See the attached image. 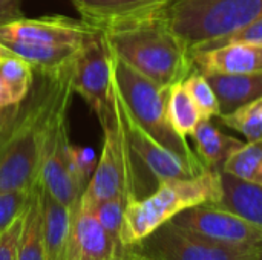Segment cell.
Here are the masks:
<instances>
[{
  "mask_svg": "<svg viewBox=\"0 0 262 260\" xmlns=\"http://www.w3.org/2000/svg\"><path fill=\"white\" fill-rule=\"evenodd\" d=\"M243 181L262 185V139L247 141L224 162L223 170Z\"/></svg>",
  "mask_w": 262,
  "mask_h": 260,
  "instance_id": "22",
  "label": "cell"
},
{
  "mask_svg": "<svg viewBox=\"0 0 262 260\" xmlns=\"http://www.w3.org/2000/svg\"><path fill=\"white\" fill-rule=\"evenodd\" d=\"M235 43H250V44H262V15H259L258 18L252 20L250 23H247L244 28L229 34V35H224L221 38H216V40H212V41H207L201 46H198L193 52H203V51H209V49H216V48H221V46H226V44H235Z\"/></svg>",
  "mask_w": 262,
  "mask_h": 260,
  "instance_id": "29",
  "label": "cell"
},
{
  "mask_svg": "<svg viewBox=\"0 0 262 260\" xmlns=\"http://www.w3.org/2000/svg\"><path fill=\"white\" fill-rule=\"evenodd\" d=\"M213 87L221 113H230L241 106L262 98V70L239 75H206Z\"/></svg>",
  "mask_w": 262,
  "mask_h": 260,
  "instance_id": "17",
  "label": "cell"
},
{
  "mask_svg": "<svg viewBox=\"0 0 262 260\" xmlns=\"http://www.w3.org/2000/svg\"><path fill=\"white\" fill-rule=\"evenodd\" d=\"M135 248L155 260H252L262 250L215 242L193 231L166 222Z\"/></svg>",
  "mask_w": 262,
  "mask_h": 260,
  "instance_id": "6",
  "label": "cell"
},
{
  "mask_svg": "<svg viewBox=\"0 0 262 260\" xmlns=\"http://www.w3.org/2000/svg\"><path fill=\"white\" fill-rule=\"evenodd\" d=\"M74 63L55 70H34V84L0 135V193L31 190L40 179L49 129L71 106Z\"/></svg>",
  "mask_w": 262,
  "mask_h": 260,
  "instance_id": "1",
  "label": "cell"
},
{
  "mask_svg": "<svg viewBox=\"0 0 262 260\" xmlns=\"http://www.w3.org/2000/svg\"><path fill=\"white\" fill-rule=\"evenodd\" d=\"M0 77L6 83L14 104H20L34 84L35 72L28 61L12 54L0 60Z\"/></svg>",
  "mask_w": 262,
  "mask_h": 260,
  "instance_id": "23",
  "label": "cell"
},
{
  "mask_svg": "<svg viewBox=\"0 0 262 260\" xmlns=\"http://www.w3.org/2000/svg\"><path fill=\"white\" fill-rule=\"evenodd\" d=\"M120 260H155V259L149 257L147 254H144V253H141V251H138V250H135V248H124L123 256H121V259Z\"/></svg>",
  "mask_w": 262,
  "mask_h": 260,
  "instance_id": "33",
  "label": "cell"
},
{
  "mask_svg": "<svg viewBox=\"0 0 262 260\" xmlns=\"http://www.w3.org/2000/svg\"><path fill=\"white\" fill-rule=\"evenodd\" d=\"M220 198L221 178L216 170H206L187 179L161 181L147 196L127 201L120 245L135 247L181 211L201 204H216Z\"/></svg>",
  "mask_w": 262,
  "mask_h": 260,
  "instance_id": "3",
  "label": "cell"
},
{
  "mask_svg": "<svg viewBox=\"0 0 262 260\" xmlns=\"http://www.w3.org/2000/svg\"><path fill=\"white\" fill-rule=\"evenodd\" d=\"M181 228L220 244L262 250V227L213 204L187 208L172 219Z\"/></svg>",
  "mask_w": 262,
  "mask_h": 260,
  "instance_id": "7",
  "label": "cell"
},
{
  "mask_svg": "<svg viewBox=\"0 0 262 260\" xmlns=\"http://www.w3.org/2000/svg\"><path fill=\"white\" fill-rule=\"evenodd\" d=\"M14 52L3 43V41H0V60L2 58H5V57H9V55H12Z\"/></svg>",
  "mask_w": 262,
  "mask_h": 260,
  "instance_id": "35",
  "label": "cell"
},
{
  "mask_svg": "<svg viewBox=\"0 0 262 260\" xmlns=\"http://www.w3.org/2000/svg\"><path fill=\"white\" fill-rule=\"evenodd\" d=\"M94 31H97V28L81 18L77 20L64 15H43L38 18L21 17L0 25V40L80 46Z\"/></svg>",
  "mask_w": 262,
  "mask_h": 260,
  "instance_id": "10",
  "label": "cell"
},
{
  "mask_svg": "<svg viewBox=\"0 0 262 260\" xmlns=\"http://www.w3.org/2000/svg\"><path fill=\"white\" fill-rule=\"evenodd\" d=\"M220 178L221 198L213 205L262 227V185L243 181L226 172H220Z\"/></svg>",
  "mask_w": 262,
  "mask_h": 260,
  "instance_id": "16",
  "label": "cell"
},
{
  "mask_svg": "<svg viewBox=\"0 0 262 260\" xmlns=\"http://www.w3.org/2000/svg\"><path fill=\"white\" fill-rule=\"evenodd\" d=\"M0 106H14L9 89H8V86H6V83L3 81L2 77H0Z\"/></svg>",
  "mask_w": 262,
  "mask_h": 260,
  "instance_id": "34",
  "label": "cell"
},
{
  "mask_svg": "<svg viewBox=\"0 0 262 260\" xmlns=\"http://www.w3.org/2000/svg\"><path fill=\"white\" fill-rule=\"evenodd\" d=\"M17 109H18V104H14V106H0V135L3 133V130L9 126V123L15 116Z\"/></svg>",
  "mask_w": 262,
  "mask_h": 260,
  "instance_id": "32",
  "label": "cell"
},
{
  "mask_svg": "<svg viewBox=\"0 0 262 260\" xmlns=\"http://www.w3.org/2000/svg\"><path fill=\"white\" fill-rule=\"evenodd\" d=\"M41 216H43V242L46 260H64L72 224V210L41 185Z\"/></svg>",
  "mask_w": 262,
  "mask_h": 260,
  "instance_id": "15",
  "label": "cell"
},
{
  "mask_svg": "<svg viewBox=\"0 0 262 260\" xmlns=\"http://www.w3.org/2000/svg\"><path fill=\"white\" fill-rule=\"evenodd\" d=\"M166 0H72L81 20L106 29L158 11Z\"/></svg>",
  "mask_w": 262,
  "mask_h": 260,
  "instance_id": "14",
  "label": "cell"
},
{
  "mask_svg": "<svg viewBox=\"0 0 262 260\" xmlns=\"http://www.w3.org/2000/svg\"><path fill=\"white\" fill-rule=\"evenodd\" d=\"M124 248L80 202L72 210L71 236L64 260H120Z\"/></svg>",
  "mask_w": 262,
  "mask_h": 260,
  "instance_id": "11",
  "label": "cell"
},
{
  "mask_svg": "<svg viewBox=\"0 0 262 260\" xmlns=\"http://www.w3.org/2000/svg\"><path fill=\"white\" fill-rule=\"evenodd\" d=\"M123 118H124L126 132L132 152L137 155L143 167L157 182L167 181V179H187L201 175L196 170H193L187 162H184L180 156H177L175 153L158 144L146 130H143L129 116L124 104H123Z\"/></svg>",
  "mask_w": 262,
  "mask_h": 260,
  "instance_id": "12",
  "label": "cell"
},
{
  "mask_svg": "<svg viewBox=\"0 0 262 260\" xmlns=\"http://www.w3.org/2000/svg\"><path fill=\"white\" fill-rule=\"evenodd\" d=\"M100 31L114 55L161 87L184 81L193 72L192 54L158 11Z\"/></svg>",
  "mask_w": 262,
  "mask_h": 260,
  "instance_id": "2",
  "label": "cell"
},
{
  "mask_svg": "<svg viewBox=\"0 0 262 260\" xmlns=\"http://www.w3.org/2000/svg\"><path fill=\"white\" fill-rule=\"evenodd\" d=\"M216 120L246 136L247 141H261L262 139V98L252 101L230 113H220Z\"/></svg>",
  "mask_w": 262,
  "mask_h": 260,
  "instance_id": "24",
  "label": "cell"
},
{
  "mask_svg": "<svg viewBox=\"0 0 262 260\" xmlns=\"http://www.w3.org/2000/svg\"><path fill=\"white\" fill-rule=\"evenodd\" d=\"M107 44V43H106ZM111 52V51H109ZM111 77L129 116L146 130L158 144L180 156L193 170L203 173L209 169L200 161L186 138L178 135L167 116L169 87L150 81L121 58L111 52Z\"/></svg>",
  "mask_w": 262,
  "mask_h": 260,
  "instance_id": "4",
  "label": "cell"
},
{
  "mask_svg": "<svg viewBox=\"0 0 262 260\" xmlns=\"http://www.w3.org/2000/svg\"><path fill=\"white\" fill-rule=\"evenodd\" d=\"M193 70L203 75H239L262 70V44L235 43L192 55Z\"/></svg>",
  "mask_w": 262,
  "mask_h": 260,
  "instance_id": "13",
  "label": "cell"
},
{
  "mask_svg": "<svg viewBox=\"0 0 262 260\" xmlns=\"http://www.w3.org/2000/svg\"><path fill=\"white\" fill-rule=\"evenodd\" d=\"M32 188L0 193V233L5 231L14 221H17L26 211L31 201Z\"/></svg>",
  "mask_w": 262,
  "mask_h": 260,
  "instance_id": "28",
  "label": "cell"
},
{
  "mask_svg": "<svg viewBox=\"0 0 262 260\" xmlns=\"http://www.w3.org/2000/svg\"><path fill=\"white\" fill-rule=\"evenodd\" d=\"M158 14L192 54L262 15V0H166Z\"/></svg>",
  "mask_w": 262,
  "mask_h": 260,
  "instance_id": "5",
  "label": "cell"
},
{
  "mask_svg": "<svg viewBox=\"0 0 262 260\" xmlns=\"http://www.w3.org/2000/svg\"><path fill=\"white\" fill-rule=\"evenodd\" d=\"M72 89L89 104L98 120L104 115L111 90V52L100 29L89 34L78 48Z\"/></svg>",
  "mask_w": 262,
  "mask_h": 260,
  "instance_id": "8",
  "label": "cell"
},
{
  "mask_svg": "<svg viewBox=\"0 0 262 260\" xmlns=\"http://www.w3.org/2000/svg\"><path fill=\"white\" fill-rule=\"evenodd\" d=\"M21 0H0V25L21 18Z\"/></svg>",
  "mask_w": 262,
  "mask_h": 260,
  "instance_id": "31",
  "label": "cell"
},
{
  "mask_svg": "<svg viewBox=\"0 0 262 260\" xmlns=\"http://www.w3.org/2000/svg\"><path fill=\"white\" fill-rule=\"evenodd\" d=\"M17 260H46L43 242V216H41V182L32 188L31 201L25 213V224L20 236Z\"/></svg>",
  "mask_w": 262,
  "mask_h": 260,
  "instance_id": "20",
  "label": "cell"
},
{
  "mask_svg": "<svg viewBox=\"0 0 262 260\" xmlns=\"http://www.w3.org/2000/svg\"><path fill=\"white\" fill-rule=\"evenodd\" d=\"M195 143V153L209 170L221 172L229 156L243 147V141L223 133L212 120L203 118L190 135Z\"/></svg>",
  "mask_w": 262,
  "mask_h": 260,
  "instance_id": "18",
  "label": "cell"
},
{
  "mask_svg": "<svg viewBox=\"0 0 262 260\" xmlns=\"http://www.w3.org/2000/svg\"><path fill=\"white\" fill-rule=\"evenodd\" d=\"M15 55L28 61L34 70H55L72 63L80 46L69 44H48L20 40H0Z\"/></svg>",
  "mask_w": 262,
  "mask_h": 260,
  "instance_id": "19",
  "label": "cell"
},
{
  "mask_svg": "<svg viewBox=\"0 0 262 260\" xmlns=\"http://www.w3.org/2000/svg\"><path fill=\"white\" fill-rule=\"evenodd\" d=\"M252 260H262V253H261V254H258L256 257H253V259H252Z\"/></svg>",
  "mask_w": 262,
  "mask_h": 260,
  "instance_id": "36",
  "label": "cell"
},
{
  "mask_svg": "<svg viewBox=\"0 0 262 260\" xmlns=\"http://www.w3.org/2000/svg\"><path fill=\"white\" fill-rule=\"evenodd\" d=\"M26 213V211H25ZM25 213L0 233V260H17L20 236L25 224Z\"/></svg>",
  "mask_w": 262,
  "mask_h": 260,
  "instance_id": "30",
  "label": "cell"
},
{
  "mask_svg": "<svg viewBox=\"0 0 262 260\" xmlns=\"http://www.w3.org/2000/svg\"><path fill=\"white\" fill-rule=\"evenodd\" d=\"M69 170L74 176L77 185L81 192H84L94 170L97 166L95 153L91 147H78L71 143L69 147Z\"/></svg>",
  "mask_w": 262,
  "mask_h": 260,
  "instance_id": "27",
  "label": "cell"
},
{
  "mask_svg": "<svg viewBox=\"0 0 262 260\" xmlns=\"http://www.w3.org/2000/svg\"><path fill=\"white\" fill-rule=\"evenodd\" d=\"M167 116L178 135L187 138L193 133L198 123L203 120L196 104L186 90L183 81L169 87L167 93Z\"/></svg>",
  "mask_w": 262,
  "mask_h": 260,
  "instance_id": "21",
  "label": "cell"
},
{
  "mask_svg": "<svg viewBox=\"0 0 262 260\" xmlns=\"http://www.w3.org/2000/svg\"><path fill=\"white\" fill-rule=\"evenodd\" d=\"M127 201L129 199L124 198V196H115V198L100 201V202H97V204H94L91 207H88V205H84V207L91 208L92 213L95 215V218L98 219V222L103 225V228L120 242L118 238H120V231H121Z\"/></svg>",
  "mask_w": 262,
  "mask_h": 260,
  "instance_id": "26",
  "label": "cell"
},
{
  "mask_svg": "<svg viewBox=\"0 0 262 260\" xmlns=\"http://www.w3.org/2000/svg\"><path fill=\"white\" fill-rule=\"evenodd\" d=\"M183 84H184L186 90L189 92V95L192 97L193 103L196 104L203 118L212 120L221 113L218 97H216V93H215L213 87L210 86L206 75H203L198 70H193L183 81Z\"/></svg>",
  "mask_w": 262,
  "mask_h": 260,
  "instance_id": "25",
  "label": "cell"
},
{
  "mask_svg": "<svg viewBox=\"0 0 262 260\" xmlns=\"http://www.w3.org/2000/svg\"><path fill=\"white\" fill-rule=\"evenodd\" d=\"M68 110L57 113L48 133L43 161L40 167V182L43 188L58 202L74 210L83 195L69 170V126Z\"/></svg>",
  "mask_w": 262,
  "mask_h": 260,
  "instance_id": "9",
  "label": "cell"
}]
</instances>
